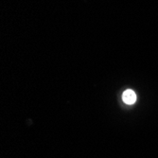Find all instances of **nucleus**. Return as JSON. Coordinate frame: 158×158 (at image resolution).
Here are the masks:
<instances>
[{
  "instance_id": "f257e3e1",
  "label": "nucleus",
  "mask_w": 158,
  "mask_h": 158,
  "mask_svg": "<svg viewBox=\"0 0 158 158\" xmlns=\"http://www.w3.org/2000/svg\"><path fill=\"white\" fill-rule=\"evenodd\" d=\"M122 99L126 104L132 105L136 102V95L132 89H127L122 94Z\"/></svg>"
}]
</instances>
